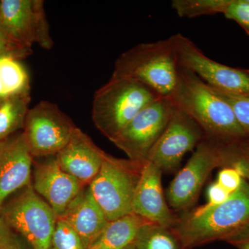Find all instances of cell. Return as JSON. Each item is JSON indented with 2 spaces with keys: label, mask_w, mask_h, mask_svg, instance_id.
<instances>
[{
  "label": "cell",
  "mask_w": 249,
  "mask_h": 249,
  "mask_svg": "<svg viewBox=\"0 0 249 249\" xmlns=\"http://www.w3.org/2000/svg\"><path fill=\"white\" fill-rule=\"evenodd\" d=\"M34 169V191L45 198L56 217H60L79 196L83 184L62 170L55 158L37 163Z\"/></svg>",
  "instance_id": "13"
},
{
  "label": "cell",
  "mask_w": 249,
  "mask_h": 249,
  "mask_svg": "<svg viewBox=\"0 0 249 249\" xmlns=\"http://www.w3.org/2000/svg\"><path fill=\"white\" fill-rule=\"evenodd\" d=\"M8 227L20 233L34 249H50L57 217L32 185L0 210Z\"/></svg>",
  "instance_id": "6"
},
{
  "label": "cell",
  "mask_w": 249,
  "mask_h": 249,
  "mask_svg": "<svg viewBox=\"0 0 249 249\" xmlns=\"http://www.w3.org/2000/svg\"><path fill=\"white\" fill-rule=\"evenodd\" d=\"M216 91L229 103L233 111L237 122L249 138V96Z\"/></svg>",
  "instance_id": "24"
},
{
  "label": "cell",
  "mask_w": 249,
  "mask_h": 249,
  "mask_svg": "<svg viewBox=\"0 0 249 249\" xmlns=\"http://www.w3.org/2000/svg\"><path fill=\"white\" fill-rule=\"evenodd\" d=\"M124 249H137L136 248L135 245H134V244H132V245L128 246V247H126V248H124Z\"/></svg>",
  "instance_id": "34"
},
{
  "label": "cell",
  "mask_w": 249,
  "mask_h": 249,
  "mask_svg": "<svg viewBox=\"0 0 249 249\" xmlns=\"http://www.w3.org/2000/svg\"><path fill=\"white\" fill-rule=\"evenodd\" d=\"M32 163L24 134L0 142V210L11 195L31 184Z\"/></svg>",
  "instance_id": "15"
},
{
  "label": "cell",
  "mask_w": 249,
  "mask_h": 249,
  "mask_svg": "<svg viewBox=\"0 0 249 249\" xmlns=\"http://www.w3.org/2000/svg\"><path fill=\"white\" fill-rule=\"evenodd\" d=\"M30 100V92L3 100L0 105V142L24 127Z\"/></svg>",
  "instance_id": "20"
},
{
  "label": "cell",
  "mask_w": 249,
  "mask_h": 249,
  "mask_svg": "<svg viewBox=\"0 0 249 249\" xmlns=\"http://www.w3.org/2000/svg\"><path fill=\"white\" fill-rule=\"evenodd\" d=\"M3 100L0 99V105L1 104V103H2Z\"/></svg>",
  "instance_id": "35"
},
{
  "label": "cell",
  "mask_w": 249,
  "mask_h": 249,
  "mask_svg": "<svg viewBox=\"0 0 249 249\" xmlns=\"http://www.w3.org/2000/svg\"><path fill=\"white\" fill-rule=\"evenodd\" d=\"M234 146L206 137L203 139L184 168L170 183L167 193L170 206L180 211L193 204L210 174L229 160Z\"/></svg>",
  "instance_id": "7"
},
{
  "label": "cell",
  "mask_w": 249,
  "mask_h": 249,
  "mask_svg": "<svg viewBox=\"0 0 249 249\" xmlns=\"http://www.w3.org/2000/svg\"><path fill=\"white\" fill-rule=\"evenodd\" d=\"M53 249H85L77 232L65 221L57 219L52 236Z\"/></svg>",
  "instance_id": "23"
},
{
  "label": "cell",
  "mask_w": 249,
  "mask_h": 249,
  "mask_svg": "<svg viewBox=\"0 0 249 249\" xmlns=\"http://www.w3.org/2000/svg\"><path fill=\"white\" fill-rule=\"evenodd\" d=\"M175 109L171 98L156 100L143 108L111 142L125 152L129 160L145 163Z\"/></svg>",
  "instance_id": "8"
},
{
  "label": "cell",
  "mask_w": 249,
  "mask_h": 249,
  "mask_svg": "<svg viewBox=\"0 0 249 249\" xmlns=\"http://www.w3.org/2000/svg\"><path fill=\"white\" fill-rule=\"evenodd\" d=\"M144 163L106 155L89 190L109 222L132 213L134 192Z\"/></svg>",
  "instance_id": "5"
},
{
  "label": "cell",
  "mask_w": 249,
  "mask_h": 249,
  "mask_svg": "<svg viewBox=\"0 0 249 249\" xmlns=\"http://www.w3.org/2000/svg\"><path fill=\"white\" fill-rule=\"evenodd\" d=\"M161 173L151 162H145L134 192L132 213L147 222L173 229L176 220L165 201Z\"/></svg>",
  "instance_id": "14"
},
{
  "label": "cell",
  "mask_w": 249,
  "mask_h": 249,
  "mask_svg": "<svg viewBox=\"0 0 249 249\" xmlns=\"http://www.w3.org/2000/svg\"><path fill=\"white\" fill-rule=\"evenodd\" d=\"M6 229V225L5 224L3 219H1V215H0V249L2 248L3 241H4V237Z\"/></svg>",
  "instance_id": "32"
},
{
  "label": "cell",
  "mask_w": 249,
  "mask_h": 249,
  "mask_svg": "<svg viewBox=\"0 0 249 249\" xmlns=\"http://www.w3.org/2000/svg\"><path fill=\"white\" fill-rule=\"evenodd\" d=\"M248 224L249 184L244 178L240 188L227 201L205 211L196 209L172 229L183 249H191L212 241L225 240Z\"/></svg>",
  "instance_id": "3"
},
{
  "label": "cell",
  "mask_w": 249,
  "mask_h": 249,
  "mask_svg": "<svg viewBox=\"0 0 249 249\" xmlns=\"http://www.w3.org/2000/svg\"><path fill=\"white\" fill-rule=\"evenodd\" d=\"M173 36L178 66L191 70L216 91L249 96V70L214 61L188 37L181 34Z\"/></svg>",
  "instance_id": "9"
},
{
  "label": "cell",
  "mask_w": 249,
  "mask_h": 249,
  "mask_svg": "<svg viewBox=\"0 0 249 249\" xmlns=\"http://www.w3.org/2000/svg\"><path fill=\"white\" fill-rule=\"evenodd\" d=\"M223 14L237 22L249 36V0H230Z\"/></svg>",
  "instance_id": "25"
},
{
  "label": "cell",
  "mask_w": 249,
  "mask_h": 249,
  "mask_svg": "<svg viewBox=\"0 0 249 249\" xmlns=\"http://www.w3.org/2000/svg\"><path fill=\"white\" fill-rule=\"evenodd\" d=\"M0 29L16 43L51 49L53 41L42 0H0Z\"/></svg>",
  "instance_id": "11"
},
{
  "label": "cell",
  "mask_w": 249,
  "mask_h": 249,
  "mask_svg": "<svg viewBox=\"0 0 249 249\" xmlns=\"http://www.w3.org/2000/svg\"><path fill=\"white\" fill-rule=\"evenodd\" d=\"M239 147L243 151L249 152V139H247L245 142L240 143L239 145Z\"/></svg>",
  "instance_id": "33"
},
{
  "label": "cell",
  "mask_w": 249,
  "mask_h": 249,
  "mask_svg": "<svg viewBox=\"0 0 249 249\" xmlns=\"http://www.w3.org/2000/svg\"><path fill=\"white\" fill-rule=\"evenodd\" d=\"M1 249H24L19 240L10 231L9 227L7 226H6Z\"/></svg>",
  "instance_id": "31"
},
{
  "label": "cell",
  "mask_w": 249,
  "mask_h": 249,
  "mask_svg": "<svg viewBox=\"0 0 249 249\" xmlns=\"http://www.w3.org/2000/svg\"><path fill=\"white\" fill-rule=\"evenodd\" d=\"M243 181L242 175L232 166L224 168L218 174L217 182L231 194L240 188Z\"/></svg>",
  "instance_id": "27"
},
{
  "label": "cell",
  "mask_w": 249,
  "mask_h": 249,
  "mask_svg": "<svg viewBox=\"0 0 249 249\" xmlns=\"http://www.w3.org/2000/svg\"><path fill=\"white\" fill-rule=\"evenodd\" d=\"M57 219L65 221L77 232L85 249L97 240L109 222L89 188L81 192L66 212Z\"/></svg>",
  "instance_id": "17"
},
{
  "label": "cell",
  "mask_w": 249,
  "mask_h": 249,
  "mask_svg": "<svg viewBox=\"0 0 249 249\" xmlns=\"http://www.w3.org/2000/svg\"><path fill=\"white\" fill-rule=\"evenodd\" d=\"M106 155L89 137L76 127L70 142L55 159L62 170L83 185L91 183L96 178Z\"/></svg>",
  "instance_id": "16"
},
{
  "label": "cell",
  "mask_w": 249,
  "mask_h": 249,
  "mask_svg": "<svg viewBox=\"0 0 249 249\" xmlns=\"http://www.w3.org/2000/svg\"><path fill=\"white\" fill-rule=\"evenodd\" d=\"M171 98L175 107L200 126L206 138L227 145L249 139L229 103L191 70L178 67V86Z\"/></svg>",
  "instance_id": "1"
},
{
  "label": "cell",
  "mask_w": 249,
  "mask_h": 249,
  "mask_svg": "<svg viewBox=\"0 0 249 249\" xmlns=\"http://www.w3.org/2000/svg\"><path fill=\"white\" fill-rule=\"evenodd\" d=\"M206 138L204 131L186 113L175 107L173 116L147 157L161 171H173L183 156Z\"/></svg>",
  "instance_id": "12"
},
{
  "label": "cell",
  "mask_w": 249,
  "mask_h": 249,
  "mask_svg": "<svg viewBox=\"0 0 249 249\" xmlns=\"http://www.w3.org/2000/svg\"><path fill=\"white\" fill-rule=\"evenodd\" d=\"M160 98L136 80L111 76L93 96V123L111 141L143 108Z\"/></svg>",
  "instance_id": "4"
},
{
  "label": "cell",
  "mask_w": 249,
  "mask_h": 249,
  "mask_svg": "<svg viewBox=\"0 0 249 249\" xmlns=\"http://www.w3.org/2000/svg\"><path fill=\"white\" fill-rule=\"evenodd\" d=\"M147 222L133 213L111 221L87 249H124L134 244L141 227Z\"/></svg>",
  "instance_id": "18"
},
{
  "label": "cell",
  "mask_w": 249,
  "mask_h": 249,
  "mask_svg": "<svg viewBox=\"0 0 249 249\" xmlns=\"http://www.w3.org/2000/svg\"><path fill=\"white\" fill-rule=\"evenodd\" d=\"M178 66L173 36L145 42L121 53L112 76L136 80L161 97L171 98L178 80Z\"/></svg>",
  "instance_id": "2"
},
{
  "label": "cell",
  "mask_w": 249,
  "mask_h": 249,
  "mask_svg": "<svg viewBox=\"0 0 249 249\" xmlns=\"http://www.w3.org/2000/svg\"><path fill=\"white\" fill-rule=\"evenodd\" d=\"M230 0H173L172 8L180 18L224 14Z\"/></svg>",
  "instance_id": "22"
},
{
  "label": "cell",
  "mask_w": 249,
  "mask_h": 249,
  "mask_svg": "<svg viewBox=\"0 0 249 249\" xmlns=\"http://www.w3.org/2000/svg\"><path fill=\"white\" fill-rule=\"evenodd\" d=\"M30 92L27 70L17 59L0 56V99Z\"/></svg>",
  "instance_id": "19"
},
{
  "label": "cell",
  "mask_w": 249,
  "mask_h": 249,
  "mask_svg": "<svg viewBox=\"0 0 249 249\" xmlns=\"http://www.w3.org/2000/svg\"><path fill=\"white\" fill-rule=\"evenodd\" d=\"M231 195V194L230 193H229L225 188H223L219 183L216 181V182L210 185L208 188L207 204L204 205L202 207L199 208L198 210L205 211V210L215 207L218 205L222 204L224 201H227Z\"/></svg>",
  "instance_id": "28"
},
{
  "label": "cell",
  "mask_w": 249,
  "mask_h": 249,
  "mask_svg": "<svg viewBox=\"0 0 249 249\" xmlns=\"http://www.w3.org/2000/svg\"><path fill=\"white\" fill-rule=\"evenodd\" d=\"M23 132L33 157L56 155L76 128L55 103L41 101L28 111Z\"/></svg>",
  "instance_id": "10"
},
{
  "label": "cell",
  "mask_w": 249,
  "mask_h": 249,
  "mask_svg": "<svg viewBox=\"0 0 249 249\" xmlns=\"http://www.w3.org/2000/svg\"><path fill=\"white\" fill-rule=\"evenodd\" d=\"M225 241L237 249H249V224L229 236Z\"/></svg>",
  "instance_id": "30"
},
{
  "label": "cell",
  "mask_w": 249,
  "mask_h": 249,
  "mask_svg": "<svg viewBox=\"0 0 249 249\" xmlns=\"http://www.w3.org/2000/svg\"><path fill=\"white\" fill-rule=\"evenodd\" d=\"M134 245L137 249H184L173 229L150 222L141 227Z\"/></svg>",
  "instance_id": "21"
},
{
  "label": "cell",
  "mask_w": 249,
  "mask_h": 249,
  "mask_svg": "<svg viewBox=\"0 0 249 249\" xmlns=\"http://www.w3.org/2000/svg\"><path fill=\"white\" fill-rule=\"evenodd\" d=\"M32 49L23 47L10 39L0 29V56L24 58L32 53Z\"/></svg>",
  "instance_id": "26"
},
{
  "label": "cell",
  "mask_w": 249,
  "mask_h": 249,
  "mask_svg": "<svg viewBox=\"0 0 249 249\" xmlns=\"http://www.w3.org/2000/svg\"><path fill=\"white\" fill-rule=\"evenodd\" d=\"M230 160L232 166L240 173L242 178L249 181V152L241 150L239 145L236 146L232 150Z\"/></svg>",
  "instance_id": "29"
}]
</instances>
